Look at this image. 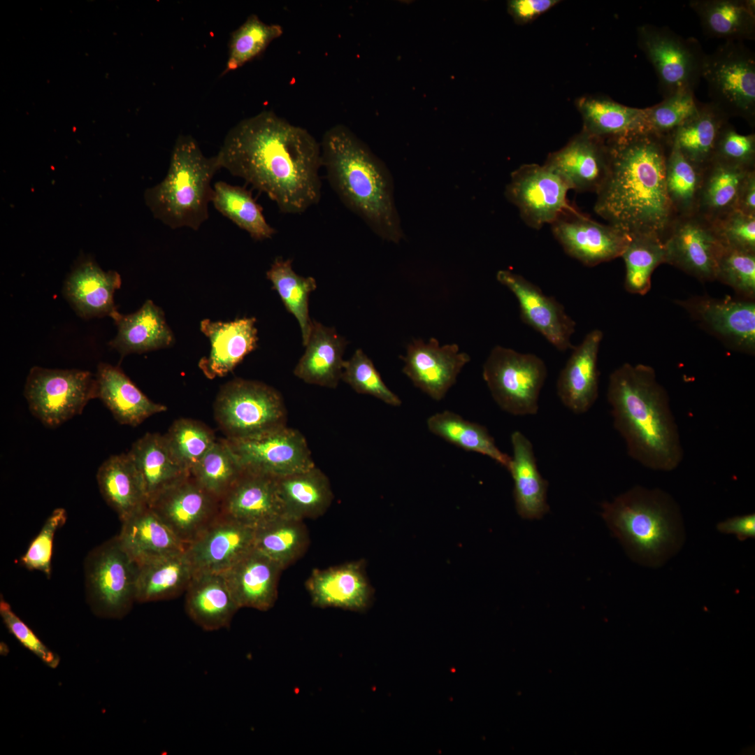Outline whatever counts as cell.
I'll return each instance as SVG.
<instances>
[{"label": "cell", "instance_id": "7c38bea8", "mask_svg": "<svg viewBox=\"0 0 755 755\" xmlns=\"http://www.w3.org/2000/svg\"><path fill=\"white\" fill-rule=\"evenodd\" d=\"M138 566L117 536L93 549L85 561L86 590L90 601L110 616L124 614L136 601Z\"/></svg>", "mask_w": 755, "mask_h": 755}, {"label": "cell", "instance_id": "db71d44e", "mask_svg": "<svg viewBox=\"0 0 755 755\" xmlns=\"http://www.w3.org/2000/svg\"><path fill=\"white\" fill-rule=\"evenodd\" d=\"M341 380L356 392L368 394L394 407L402 403L400 398L383 382L373 361L361 349L344 361Z\"/></svg>", "mask_w": 755, "mask_h": 755}, {"label": "cell", "instance_id": "f907efd6", "mask_svg": "<svg viewBox=\"0 0 755 755\" xmlns=\"http://www.w3.org/2000/svg\"><path fill=\"white\" fill-rule=\"evenodd\" d=\"M282 33L280 25L266 24L257 15H250L231 35L228 61L222 74L234 71L259 56Z\"/></svg>", "mask_w": 755, "mask_h": 755}, {"label": "cell", "instance_id": "5bb4252c", "mask_svg": "<svg viewBox=\"0 0 755 755\" xmlns=\"http://www.w3.org/2000/svg\"><path fill=\"white\" fill-rule=\"evenodd\" d=\"M569 190L544 164H526L512 172L505 196L528 226L539 229L575 209L568 201Z\"/></svg>", "mask_w": 755, "mask_h": 755}, {"label": "cell", "instance_id": "d6a6232c", "mask_svg": "<svg viewBox=\"0 0 755 755\" xmlns=\"http://www.w3.org/2000/svg\"><path fill=\"white\" fill-rule=\"evenodd\" d=\"M346 345L335 329L312 321L305 352L294 374L306 383L336 388L341 380Z\"/></svg>", "mask_w": 755, "mask_h": 755}, {"label": "cell", "instance_id": "52a82bcc", "mask_svg": "<svg viewBox=\"0 0 755 755\" xmlns=\"http://www.w3.org/2000/svg\"><path fill=\"white\" fill-rule=\"evenodd\" d=\"M215 419L226 438L242 439L286 426L287 410L276 389L236 379L222 387L214 403Z\"/></svg>", "mask_w": 755, "mask_h": 755}, {"label": "cell", "instance_id": "816d5d0a", "mask_svg": "<svg viewBox=\"0 0 755 755\" xmlns=\"http://www.w3.org/2000/svg\"><path fill=\"white\" fill-rule=\"evenodd\" d=\"M164 436L175 459L189 473L217 440L206 424L188 418L174 421Z\"/></svg>", "mask_w": 755, "mask_h": 755}, {"label": "cell", "instance_id": "d4e9b609", "mask_svg": "<svg viewBox=\"0 0 755 755\" xmlns=\"http://www.w3.org/2000/svg\"><path fill=\"white\" fill-rule=\"evenodd\" d=\"M121 277L114 271H105L91 258L77 262L64 285L66 299L82 318L119 315L115 292L121 287Z\"/></svg>", "mask_w": 755, "mask_h": 755}, {"label": "cell", "instance_id": "f5cc1de1", "mask_svg": "<svg viewBox=\"0 0 755 755\" xmlns=\"http://www.w3.org/2000/svg\"><path fill=\"white\" fill-rule=\"evenodd\" d=\"M699 103L694 92L683 91L645 108L648 132L667 140L698 111Z\"/></svg>", "mask_w": 755, "mask_h": 755}, {"label": "cell", "instance_id": "ee69618b", "mask_svg": "<svg viewBox=\"0 0 755 755\" xmlns=\"http://www.w3.org/2000/svg\"><path fill=\"white\" fill-rule=\"evenodd\" d=\"M211 203L218 212L254 240L271 238L276 233L265 219L262 208L245 187L217 181L213 185Z\"/></svg>", "mask_w": 755, "mask_h": 755}, {"label": "cell", "instance_id": "2e32d148", "mask_svg": "<svg viewBox=\"0 0 755 755\" xmlns=\"http://www.w3.org/2000/svg\"><path fill=\"white\" fill-rule=\"evenodd\" d=\"M666 263L701 281L716 280L724 246L712 223L699 214L676 217L664 240Z\"/></svg>", "mask_w": 755, "mask_h": 755}, {"label": "cell", "instance_id": "e0dca14e", "mask_svg": "<svg viewBox=\"0 0 755 755\" xmlns=\"http://www.w3.org/2000/svg\"><path fill=\"white\" fill-rule=\"evenodd\" d=\"M551 226L565 252L589 267L621 257L630 240L614 226L597 222L575 209L563 214Z\"/></svg>", "mask_w": 755, "mask_h": 755}, {"label": "cell", "instance_id": "11a10c76", "mask_svg": "<svg viewBox=\"0 0 755 755\" xmlns=\"http://www.w3.org/2000/svg\"><path fill=\"white\" fill-rule=\"evenodd\" d=\"M716 280L731 287L742 299L755 296V252L724 247Z\"/></svg>", "mask_w": 755, "mask_h": 755}, {"label": "cell", "instance_id": "bcb514c9", "mask_svg": "<svg viewBox=\"0 0 755 755\" xmlns=\"http://www.w3.org/2000/svg\"><path fill=\"white\" fill-rule=\"evenodd\" d=\"M666 191L676 217L698 213L703 168L686 159L676 143L668 140Z\"/></svg>", "mask_w": 755, "mask_h": 755}, {"label": "cell", "instance_id": "603a6c76", "mask_svg": "<svg viewBox=\"0 0 755 755\" xmlns=\"http://www.w3.org/2000/svg\"><path fill=\"white\" fill-rule=\"evenodd\" d=\"M220 514L254 529L285 516L275 476L243 469L220 500Z\"/></svg>", "mask_w": 755, "mask_h": 755}, {"label": "cell", "instance_id": "681fc988", "mask_svg": "<svg viewBox=\"0 0 755 755\" xmlns=\"http://www.w3.org/2000/svg\"><path fill=\"white\" fill-rule=\"evenodd\" d=\"M242 471L224 438L216 440L192 469L190 475L204 489L221 500Z\"/></svg>", "mask_w": 755, "mask_h": 755}, {"label": "cell", "instance_id": "ab89813d", "mask_svg": "<svg viewBox=\"0 0 755 755\" xmlns=\"http://www.w3.org/2000/svg\"><path fill=\"white\" fill-rule=\"evenodd\" d=\"M137 566L136 601L141 603L178 596L185 592L194 575L185 549Z\"/></svg>", "mask_w": 755, "mask_h": 755}, {"label": "cell", "instance_id": "7402d4cb", "mask_svg": "<svg viewBox=\"0 0 755 755\" xmlns=\"http://www.w3.org/2000/svg\"><path fill=\"white\" fill-rule=\"evenodd\" d=\"M544 164L559 176L570 190L596 194L608 172L605 142L582 130L563 148L549 154Z\"/></svg>", "mask_w": 755, "mask_h": 755}, {"label": "cell", "instance_id": "f1b7e54d", "mask_svg": "<svg viewBox=\"0 0 755 755\" xmlns=\"http://www.w3.org/2000/svg\"><path fill=\"white\" fill-rule=\"evenodd\" d=\"M97 398L121 424L136 426L167 410L145 396L117 366L100 363L96 373Z\"/></svg>", "mask_w": 755, "mask_h": 755}, {"label": "cell", "instance_id": "6da1fadb", "mask_svg": "<svg viewBox=\"0 0 755 755\" xmlns=\"http://www.w3.org/2000/svg\"><path fill=\"white\" fill-rule=\"evenodd\" d=\"M216 156L221 168L266 194L283 213H303L320 200V143L271 110L233 126Z\"/></svg>", "mask_w": 755, "mask_h": 755}, {"label": "cell", "instance_id": "6125c7cd", "mask_svg": "<svg viewBox=\"0 0 755 755\" xmlns=\"http://www.w3.org/2000/svg\"><path fill=\"white\" fill-rule=\"evenodd\" d=\"M717 530L725 534H733L740 541L755 538L754 513L735 516L721 522Z\"/></svg>", "mask_w": 755, "mask_h": 755}, {"label": "cell", "instance_id": "6f0895ef", "mask_svg": "<svg viewBox=\"0 0 755 755\" xmlns=\"http://www.w3.org/2000/svg\"><path fill=\"white\" fill-rule=\"evenodd\" d=\"M710 222L724 247L755 252V216L734 210Z\"/></svg>", "mask_w": 755, "mask_h": 755}, {"label": "cell", "instance_id": "680465c9", "mask_svg": "<svg viewBox=\"0 0 755 755\" xmlns=\"http://www.w3.org/2000/svg\"><path fill=\"white\" fill-rule=\"evenodd\" d=\"M714 159L755 168V134H739L728 122L721 131Z\"/></svg>", "mask_w": 755, "mask_h": 755}, {"label": "cell", "instance_id": "7dc6e473", "mask_svg": "<svg viewBox=\"0 0 755 755\" xmlns=\"http://www.w3.org/2000/svg\"><path fill=\"white\" fill-rule=\"evenodd\" d=\"M267 278L278 293L285 307L297 319L305 346L310 335L312 321L309 317L310 294L317 287L312 277H303L294 272L292 259L276 258L266 272Z\"/></svg>", "mask_w": 755, "mask_h": 755}, {"label": "cell", "instance_id": "be15d7a7", "mask_svg": "<svg viewBox=\"0 0 755 755\" xmlns=\"http://www.w3.org/2000/svg\"><path fill=\"white\" fill-rule=\"evenodd\" d=\"M735 210L755 216V170L747 175L740 187Z\"/></svg>", "mask_w": 755, "mask_h": 755}, {"label": "cell", "instance_id": "4316f807", "mask_svg": "<svg viewBox=\"0 0 755 755\" xmlns=\"http://www.w3.org/2000/svg\"><path fill=\"white\" fill-rule=\"evenodd\" d=\"M282 570L254 547L222 573L239 608L267 611L277 599Z\"/></svg>", "mask_w": 755, "mask_h": 755}, {"label": "cell", "instance_id": "91938a15", "mask_svg": "<svg viewBox=\"0 0 755 755\" xmlns=\"http://www.w3.org/2000/svg\"><path fill=\"white\" fill-rule=\"evenodd\" d=\"M0 614L9 631L27 649L50 667H56L59 659L39 640L32 630L13 611L3 599L0 602Z\"/></svg>", "mask_w": 755, "mask_h": 755}, {"label": "cell", "instance_id": "f6af8a7d", "mask_svg": "<svg viewBox=\"0 0 755 755\" xmlns=\"http://www.w3.org/2000/svg\"><path fill=\"white\" fill-rule=\"evenodd\" d=\"M308 541L303 520L287 516L254 529V547L283 569L303 555Z\"/></svg>", "mask_w": 755, "mask_h": 755}, {"label": "cell", "instance_id": "30bf717a", "mask_svg": "<svg viewBox=\"0 0 755 755\" xmlns=\"http://www.w3.org/2000/svg\"><path fill=\"white\" fill-rule=\"evenodd\" d=\"M637 43L654 69L663 99L695 91L705 56L696 38H684L666 26L645 24L637 29Z\"/></svg>", "mask_w": 755, "mask_h": 755}, {"label": "cell", "instance_id": "d6986e66", "mask_svg": "<svg viewBox=\"0 0 755 755\" xmlns=\"http://www.w3.org/2000/svg\"><path fill=\"white\" fill-rule=\"evenodd\" d=\"M403 373L413 384L436 401L443 399L458 375L470 361L456 343L440 345L431 338L427 343L414 339L407 347Z\"/></svg>", "mask_w": 755, "mask_h": 755}, {"label": "cell", "instance_id": "8fae6325", "mask_svg": "<svg viewBox=\"0 0 755 755\" xmlns=\"http://www.w3.org/2000/svg\"><path fill=\"white\" fill-rule=\"evenodd\" d=\"M24 394L32 415L54 428L80 414L90 400L97 398L96 375L78 369L34 366Z\"/></svg>", "mask_w": 755, "mask_h": 755}, {"label": "cell", "instance_id": "83f0119b", "mask_svg": "<svg viewBox=\"0 0 755 755\" xmlns=\"http://www.w3.org/2000/svg\"><path fill=\"white\" fill-rule=\"evenodd\" d=\"M254 317H243L231 322H201V331L210 342V354L199 364L204 375L213 379L231 371L244 357L257 347V329Z\"/></svg>", "mask_w": 755, "mask_h": 755}, {"label": "cell", "instance_id": "60d3db41", "mask_svg": "<svg viewBox=\"0 0 755 755\" xmlns=\"http://www.w3.org/2000/svg\"><path fill=\"white\" fill-rule=\"evenodd\" d=\"M729 119L712 102H700L698 111L666 141H674L686 159L704 168L714 159L721 131Z\"/></svg>", "mask_w": 755, "mask_h": 755}, {"label": "cell", "instance_id": "f546056e", "mask_svg": "<svg viewBox=\"0 0 755 755\" xmlns=\"http://www.w3.org/2000/svg\"><path fill=\"white\" fill-rule=\"evenodd\" d=\"M239 609L222 573H194L185 591V610L202 629L229 627Z\"/></svg>", "mask_w": 755, "mask_h": 755}, {"label": "cell", "instance_id": "484cf974", "mask_svg": "<svg viewBox=\"0 0 755 755\" xmlns=\"http://www.w3.org/2000/svg\"><path fill=\"white\" fill-rule=\"evenodd\" d=\"M603 333L594 329L573 352L561 370L556 391L562 403L575 414L587 412L598 395V354Z\"/></svg>", "mask_w": 755, "mask_h": 755}, {"label": "cell", "instance_id": "9c48e42d", "mask_svg": "<svg viewBox=\"0 0 755 755\" xmlns=\"http://www.w3.org/2000/svg\"><path fill=\"white\" fill-rule=\"evenodd\" d=\"M547 373L545 362L537 355L501 345L491 350L482 370L494 401L501 409L516 416L538 412Z\"/></svg>", "mask_w": 755, "mask_h": 755}, {"label": "cell", "instance_id": "ba28073f", "mask_svg": "<svg viewBox=\"0 0 755 755\" xmlns=\"http://www.w3.org/2000/svg\"><path fill=\"white\" fill-rule=\"evenodd\" d=\"M702 78L710 101L730 118L755 126V54L742 42L728 41L705 54Z\"/></svg>", "mask_w": 755, "mask_h": 755}, {"label": "cell", "instance_id": "8992f818", "mask_svg": "<svg viewBox=\"0 0 755 755\" xmlns=\"http://www.w3.org/2000/svg\"><path fill=\"white\" fill-rule=\"evenodd\" d=\"M221 169L216 155L206 157L189 135L178 137L164 178L144 194L155 218L171 229L198 230L208 219L211 182Z\"/></svg>", "mask_w": 755, "mask_h": 755}, {"label": "cell", "instance_id": "d590c367", "mask_svg": "<svg viewBox=\"0 0 755 755\" xmlns=\"http://www.w3.org/2000/svg\"><path fill=\"white\" fill-rule=\"evenodd\" d=\"M96 480L103 499L121 522L148 505L141 477L128 452L105 460L98 468Z\"/></svg>", "mask_w": 755, "mask_h": 755}, {"label": "cell", "instance_id": "4dcf8cb0", "mask_svg": "<svg viewBox=\"0 0 755 755\" xmlns=\"http://www.w3.org/2000/svg\"><path fill=\"white\" fill-rule=\"evenodd\" d=\"M513 455L508 470L514 481L513 496L518 515L526 519H540L549 510L547 502L548 482L540 474L529 439L519 431L511 435Z\"/></svg>", "mask_w": 755, "mask_h": 755}, {"label": "cell", "instance_id": "5b68a950", "mask_svg": "<svg viewBox=\"0 0 755 755\" xmlns=\"http://www.w3.org/2000/svg\"><path fill=\"white\" fill-rule=\"evenodd\" d=\"M601 515L628 556L647 567L664 564L684 540L680 507L659 488L635 486L601 505Z\"/></svg>", "mask_w": 755, "mask_h": 755}, {"label": "cell", "instance_id": "ac0fdd59", "mask_svg": "<svg viewBox=\"0 0 755 755\" xmlns=\"http://www.w3.org/2000/svg\"><path fill=\"white\" fill-rule=\"evenodd\" d=\"M496 277L516 297L524 323L559 351L574 347L570 340L576 324L554 297L543 294L538 286L510 270H499Z\"/></svg>", "mask_w": 755, "mask_h": 755}, {"label": "cell", "instance_id": "3957f363", "mask_svg": "<svg viewBox=\"0 0 755 755\" xmlns=\"http://www.w3.org/2000/svg\"><path fill=\"white\" fill-rule=\"evenodd\" d=\"M607 399L613 426L628 456L648 469L670 472L684 450L668 394L648 365L625 363L609 377Z\"/></svg>", "mask_w": 755, "mask_h": 755}, {"label": "cell", "instance_id": "e575fe53", "mask_svg": "<svg viewBox=\"0 0 755 755\" xmlns=\"http://www.w3.org/2000/svg\"><path fill=\"white\" fill-rule=\"evenodd\" d=\"M285 516L303 520L324 515L333 499L327 476L314 466L308 470L275 476Z\"/></svg>", "mask_w": 755, "mask_h": 755}, {"label": "cell", "instance_id": "836d02e7", "mask_svg": "<svg viewBox=\"0 0 755 755\" xmlns=\"http://www.w3.org/2000/svg\"><path fill=\"white\" fill-rule=\"evenodd\" d=\"M141 477L148 502L190 475L175 459L164 435L146 433L128 452Z\"/></svg>", "mask_w": 755, "mask_h": 755}, {"label": "cell", "instance_id": "74e56055", "mask_svg": "<svg viewBox=\"0 0 755 755\" xmlns=\"http://www.w3.org/2000/svg\"><path fill=\"white\" fill-rule=\"evenodd\" d=\"M114 322L117 326V333L109 345L122 357L166 347L173 342V333L163 311L150 300H147L132 314L120 313Z\"/></svg>", "mask_w": 755, "mask_h": 755}, {"label": "cell", "instance_id": "7bdbcfd3", "mask_svg": "<svg viewBox=\"0 0 755 755\" xmlns=\"http://www.w3.org/2000/svg\"><path fill=\"white\" fill-rule=\"evenodd\" d=\"M426 423L434 435L463 450L487 456L509 469L511 456L499 450L485 426L449 410L430 416Z\"/></svg>", "mask_w": 755, "mask_h": 755}, {"label": "cell", "instance_id": "f35d334b", "mask_svg": "<svg viewBox=\"0 0 755 755\" xmlns=\"http://www.w3.org/2000/svg\"><path fill=\"white\" fill-rule=\"evenodd\" d=\"M582 130L603 140L647 131L645 108L624 106L604 96L577 99Z\"/></svg>", "mask_w": 755, "mask_h": 755}, {"label": "cell", "instance_id": "9a60e30c", "mask_svg": "<svg viewBox=\"0 0 755 755\" xmlns=\"http://www.w3.org/2000/svg\"><path fill=\"white\" fill-rule=\"evenodd\" d=\"M148 505L185 547L220 514V500L191 475L159 494Z\"/></svg>", "mask_w": 755, "mask_h": 755}, {"label": "cell", "instance_id": "277c9868", "mask_svg": "<svg viewBox=\"0 0 755 755\" xmlns=\"http://www.w3.org/2000/svg\"><path fill=\"white\" fill-rule=\"evenodd\" d=\"M320 144L322 166L340 201L380 238L398 243L404 235L384 164L343 124L326 131Z\"/></svg>", "mask_w": 755, "mask_h": 755}, {"label": "cell", "instance_id": "cb8c5ba5", "mask_svg": "<svg viewBox=\"0 0 755 755\" xmlns=\"http://www.w3.org/2000/svg\"><path fill=\"white\" fill-rule=\"evenodd\" d=\"M363 561L314 570L306 582L313 605L362 612L372 601L373 591Z\"/></svg>", "mask_w": 755, "mask_h": 755}, {"label": "cell", "instance_id": "9f6ffc18", "mask_svg": "<svg viewBox=\"0 0 755 755\" xmlns=\"http://www.w3.org/2000/svg\"><path fill=\"white\" fill-rule=\"evenodd\" d=\"M65 509H55L45 521L41 531L31 542L20 563L30 570H38L48 577L51 573V557L54 536L66 520Z\"/></svg>", "mask_w": 755, "mask_h": 755}, {"label": "cell", "instance_id": "4fadbf2b", "mask_svg": "<svg viewBox=\"0 0 755 755\" xmlns=\"http://www.w3.org/2000/svg\"><path fill=\"white\" fill-rule=\"evenodd\" d=\"M224 440L243 470L281 476L315 466L303 435L287 425L247 438Z\"/></svg>", "mask_w": 755, "mask_h": 755}, {"label": "cell", "instance_id": "c3c4849f", "mask_svg": "<svg viewBox=\"0 0 755 755\" xmlns=\"http://www.w3.org/2000/svg\"><path fill=\"white\" fill-rule=\"evenodd\" d=\"M621 257L625 264L624 287L631 294L645 295L651 288L652 275L666 263L664 241L654 236L630 237Z\"/></svg>", "mask_w": 755, "mask_h": 755}, {"label": "cell", "instance_id": "1f68e13d", "mask_svg": "<svg viewBox=\"0 0 755 755\" xmlns=\"http://www.w3.org/2000/svg\"><path fill=\"white\" fill-rule=\"evenodd\" d=\"M117 538L137 566L185 549V545L148 505L122 521Z\"/></svg>", "mask_w": 755, "mask_h": 755}, {"label": "cell", "instance_id": "44dd1931", "mask_svg": "<svg viewBox=\"0 0 755 755\" xmlns=\"http://www.w3.org/2000/svg\"><path fill=\"white\" fill-rule=\"evenodd\" d=\"M254 528L220 514L185 553L194 573H222L254 548Z\"/></svg>", "mask_w": 755, "mask_h": 755}, {"label": "cell", "instance_id": "b9f144b4", "mask_svg": "<svg viewBox=\"0 0 755 755\" xmlns=\"http://www.w3.org/2000/svg\"><path fill=\"white\" fill-rule=\"evenodd\" d=\"M749 168L713 159L703 168L698 214L710 222L735 210Z\"/></svg>", "mask_w": 755, "mask_h": 755}, {"label": "cell", "instance_id": "8d00e7d4", "mask_svg": "<svg viewBox=\"0 0 755 755\" xmlns=\"http://www.w3.org/2000/svg\"><path fill=\"white\" fill-rule=\"evenodd\" d=\"M706 37L725 42L755 39L754 0H691Z\"/></svg>", "mask_w": 755, "mask_h": 755}, {"label": "cell", "instance_id": "7a4b0ae2", "mask_svg": "<svg viewBox=\"0 0 755 755\" xmlns=\"http://www.w3.org/2000/svg\"><path fill=\"white\" fill-rule=\"evenodd\" d=\"M604 141L608 172L594 211L629 237L664 241L676 217L666 186L668 143L647 131Z\"/></svg>", "mask_w": 755, "mask_h": 755}, {"label": "cell", "instance_id": "ffe728a7", "mask_svg": "<svg viewBox=\"0 0 755 755\" xmlns=\"http://www.w3.org/2000/svg\"><path fill=\"white\" fill-rule=\"evenodd\" d=\"M703 326L733 348L752 354L755 348V303L731 297H693L680 301Z\"/></svg>", "mask_w": 755, "mask_h": 755}, {"label": "cell", "instance_id": "94428289", "mask_svg": "<svg viewBox=\"0 0 755 755\" xmlns=\"http://www.w3.org/2000/svg\"><path fill=\"white\" fill-rule=\"evenodd\" d=\"M559 2L557 0H511L508 1V10L517 24H526Z\"/></svg>", "mask_w": 755, "mask_h": 755}]
</instances>
